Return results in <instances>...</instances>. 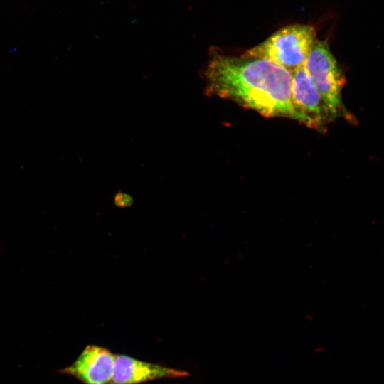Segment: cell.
<instances>
[{"label": "cell", "mask_w": 384, "mask_h": 384, "mask_svg": "<svg viewBox=\"0 0 384 384\" xmlns=\"http://www.w3.org/2000/svg\"><path fill=\"white\" fill-rule=\"evenodd\" d=\"M316 39L313 26L289 25L244 54L267 59L292 72L304 65Z\"/></svg>", "instance_id": "7a4b0ae2"}, {"label": "cell", "mask_w": 384, "mask_h": 384, "mask_svg": "<svg viewBox=\"0 0 384 384\" xmlns=\"http://www.w3.org/2000/svg\"><path fill=\"white\" fill-rule=\"evenodd\" d=\"M292 73V97L312 129L322 131L331 119L328 109L304 65Z\"/></svg>", "instance_id": "5b68a950"}, {"label": "cell", "mask_w": 384, "mask_h": 384, "mask_svg": "<svg viewBox=\"0 0 384 384\" xmlns=\"http://www.w3.org/2000/svg\"><path fill=\"white\" fill-rule=\"evenodd\" d=\"M205 92L266 117L296 120L311 128L292 97V73L267 59L212 53L204 70Z\"/></svg>", "instance_id": "6da1fadb"}, {"label": "cell", "mask_w": 384, "mask_h": 384, "mask_svg": "<svg viewBox=\"0 0 384 384\" xmlns=\"http://www.w3.org/2000/svg\"><path fill=\"white\" fill-rule=\"evenodd\" d=\"M304 66L324 100L331 120L348 116L341 97L344 78L326 41L316 40Z\"/></svg>", "instance_id": "3957f363"}, {"label": "cell", "mask_w": 384, "mask_h": 384, "mask_svg": "<svg viewBox=\"0 0 384 384\" xmlns=\"http://www.w3.org/2000/svg\"><path fill=\"white\" fill-rule=\"evenodd\" d=\"M188 375L187 371L145 362L127 355L115 354L112 384H141Z\"/></svg>", "instance_id": "8992f818"}, {"label": "cell", "mask_w": 384, "mask_h": 384, "mask_svg": "<svg viewBox=\"0 0 384 384\" xmlns=\"http://www.w3.org/2000/svg\"><path fill=\"white\" fill-rule=\"evenodd\" d=\"M133 198L132 197L121 191H118L114 197V202L116 206L124 208H129L132 206L133 204Z\"/></svg>", "instance_id": "52a82bcc"}, {"label": "cell", "mask_w": 384, "mask_h": 384, "mask_svg": "<svg viewBox=\"0 0 384 384\" xmlns=\"http://www.w3.org/2000/svg\"><path fill=\"white\" fill-rule=\"evenodd\" d=\"M115 354L109 349L88 345L76 360L61 370L83 384H112Z\"/></svg>", "instance_id": "277c9868"}]
</instances>
